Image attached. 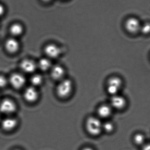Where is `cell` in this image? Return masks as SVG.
Wrapping results in <instances>:
<instances>
[{"instance_id": "obj_1", "label": "cell", "mask_w": 150, "mask_h": 150, "mask_svg": "<svg viewBox=\"0 0 150 150\" xmlns=\"http://www.w3.org/2000/svg\"><path fill=\"white\" fill-rule=\"evenodd\" d=\"M86 128L89 134L96 136L102 131V123L98 118L90 117L86 120Z\"/></svg>"}, {"instance_id": "obj_2", "label": "cell", "mask_w": 150, "mask_h": 150, "mask_svg": "<svg viewBox=\"0 0 150 150\" xmlns=\"http://www.w3.org/2000/svg\"><path fill=\"white\" fill-rule=\"evenodd\" d=\"M73 83L69 79H64L60 81L56 89L57 95L62 98H67L72 93Z\"/></svg>"}, {"instance_id": "obj_3", "label": "cell", "mask_w": 150, "mask_h": 150, "mask_svg": "<svg viewBox=\"0 0 150 150\" xmlns=\"http://www.w3.org/2000/svg\"><path fill=\"white\" fill-rule=\"evenodd\" d=\"M122 83V81L120 78L117 76L112 77L108 81L107 86L108 92L112 96L116 95L120 90Z\"/></svg>"}, {"instance_id": "obj_4", "label": "cell", "mask_w": 150, "mask_h": 150, "mask_svg": "<svg viewBox=\"0 0 150 150\" xmlns=\"http://www.w3.org/2000/svg\"><path fill=\"white\" fill-rule=\"evenodd\" d=\"M125 28L131 34H135L140 31L142 24L138 18L134 17L128 18L125 22Z\"/></svg>"}, {"instance_id": "obj_5", "label": "cell", "mask_w": 150, "mask_h": 150, "mask_svg": "<svg viewBox=\"0 0 150 150\" xmlns=\"http://www.w3.org/2000/svg\"><path fill=\"white\" fill-rule=\"evenodd\" d=\"M17 106L13 100L10 99L3 100L0 103V112L5 114H11L16 112Z\"/></svg>"}, {"instance_id": "obj_6", "label": "cell", "mask_w": 150, "mask_h": 150, "mask_svg": "<svg viewBox=\"0 0 150 150\" xmlns=\"http://www.w3.org/2000/svg\"><path fill=\"white\" fill-rule=\"evenodd\" d=\"M9 81L13 88L19 89L23 87L25 85L26 79L23 75L15 73L10 76Z\"/></svg>"}, {"instance_id": "obj_7", "label": "cell", "mask_w": 150, "mask_h": 150, "mask_svg": "<svg viewBox=\"0 0 150 150\" xmlns=\"http://www.w3.org/2000/svg\"><path fill=\"white\" fill-rule=\"evenodd\" d=\"M44 52L48 59H56L60 55L61 51L59 47L53 44H48L45 47Z\"/></svg>"}, {"instance_id": "obj_8", "label": "cell", "mask_w": 150, "mask_h": 150, "mask_svg": "<svg viewBox=\"0 0 150 150\" xmlns=\"http://www.w3.org/2000/svg\"><path fill=\"white\" fill-rule=\"evenodd\" d=\"M24 98L29 103L36 102L39 98V93L35 87L32 86L27 87L24 92Z\"/></svg>"}, {"instance_id": "obj_9", "label": "cell", "mask_w": 150, "mask_h": 150, "mask_svg": "<svg viewBox=\"0 0 150 150\" xmlns=\"http://www.w3.org/2000/svg\"><path fill=\"white\" fill-rule=\"evenodd\" d=\"M111 107L117 110L123 109L127 104V101L122 96L116 94L112 96L110 100Z\"/></svg>"}, {"instance_id": "obj_10", "label": "cell", "mask_w": 150, "mask_h": 150, "mask_svg": "<svg viewBox=\"0 0 150 150\" xmlns=\"http://www.w3.org/2000/svg\"><path fill=\"white\" fill-rule=\"evenodd\" d=\"M20 67L24 72L27 74L33 73L38 68L37 64L33 61L28 59L22 61L20 63Z\"/></svg>"}, {"instance_id": "obj_11", "label": "cell", "mask_w": 150, "mask_h": 150, "mask_svg": "<svg viewBox=\"0 0 150 150\" xmlns=\"http://www.w3.org/2000/svg\"><path fill=\"white\" fill-rule=\"evenodd\" d=\"M65 73L64 68L60 65L53 66L51 69V76L54 80L61 81L64 79Z\"/></svg>"}, {"instance_id": "obj_12", "label": "cell", "mask_w": 150, "mask_h": 150, "mask_svg": "<svg viewBox=\"0 0 150 150\" xmlns=\"http://www.w3.org/2000/svg\"><path fill=\"white\" fill-rule=\"evenodd\" d=\"M19 42L16 39L9 38L5 42V49L10 53L14 54L17 52L19 50Z\"/></svg>"}, {"instance_id": "obj_13", "label": "cell", "mask_w": 150, "mask_h": 150, "mask_svg": "<svg viewBox=\"0 0 150 150\" xmlns=\"http://www.w3.org/2000/svg\"><path fill=\"white\" fill-rule=\"evenodd\" d=\"M17 121L12 118H7L1 122V127L5 131L13 130L17 125Z\"/></svg>"}, {"instance_id": "obj_14", "label": "cell", "mask_w": 150, "mask_h": 150, "mask_svg": "<svg viewBox=\"0 0 150 150\" xmlns=\"http://www.w3.org/2000/svg\"><path fill=\"white\" fill-rule=\"evenodd\" d=\"M97 112L100 118H108L112 114V108L109 105H102L98 108Z\"/></svg>"}, {"instance_id": "obj_15", "label": "cell", "mask_w": 150, "mask_h": 150, "mask_svg": "<svg viewBox=\"0 0 150 150\" xmlns=\"http://www.w3.org/2000/svg\"><path fill=\"white\" fill-rule=\"evenodd\" d=\"M37 66L42 71H48L52 67V62L48 58H43L40 60Z\"/></svg>"}, {"instance_id": "obj_16", "label": "cell", "mask_w": 150, "mask_h": 150, "mask_svg": "<svg viewBox=\"0 0 150 150\" xmlns=\"http://www.w3.org/2000/svg\"><path fill=\"white\" fill-rule=\"evenodd\" d=\"M23 26L19 24L16 23L12 25L10 29V31L14 36H19L23 33Z\"/></svg>"}, {"instance_id": "obj_17", "label": "cell", "mask_w": 150, "mask_h": 150, "mask_svg": "<svg viewBox=\"0 0 150 150\" xmlns=\"http://www.w3.org/2000/svg\"><path fill=\"white\" fill-rule=\"evenodd\" d=\"M43 79L42 76L40 74L33 75L30 79V82L32 86L36 87L39 86L43 83Z\"/></svg>"}, {"instance_id": "obj_18", "label": "cell", "mask_w": 150, "mask_h": 150, "mask_svg": "<svg viewBox=\"0 0 150 150\" xmlns=\"http://www.w3.org/2000/svg\"><path fill=\"white\" fill-rule=\"evenodd\" d=\"M134 142L137 145H142L144 144L145 142V136L142 134H136L134 137Z\"/></svg>"}, {"instance_id": "obj_19", "label": "cell", "mask_w": 150, "mask_h": 150, "mask_svg": "<svg viewBox=\"0 0 150 150\" xmlns=\"http://www.w3.org/2000/svg\"><path fill=\"white\" fill-rule=\"evenodd\" d=\"M114 129V126L112 123L110 122H107L102 123V130L107 133H111Z\"/></svg>"}, {"instance_id": "obj_20", "label": "cell", "mask_w": 150, "mask_h": 150, "mask_svg": "<svg viewBox=\"0 0 150 150\" xmlns=\"http://www.w3.org/2000/svg\"><path fill=\"white\" fill-rule=\"evenodd\" d=\"M140 32L144 35H148L150 33V22H145L141 25Z\"/></svg>"}, {"instance_id": "obj_21", "label": "cell", "mask_w": 150, "mask_h": 150, "mask_svg": "<svg viewBox=\"0 0 150 150\" xmlns=\"http://www.w3.org/2000/svg\"><path fill=\"white\" fill-rule=\"evenodd\" d=\"M8 83V80L4 76L0 75V88L6 86Z\"/></svg>"}, {"instance_id": "obj_22", "label": "cell", "mask_w": 150, "mask_h": 150, "mask_svg": "<svg viewBox=\"0 0 150 150\" xmlns=\"http://www.w3.org/2000/svg\"><path fill=\"white\" fill-rule=\"evenodd\" d=\"M142 150H150V143L144 145Z\"/></svg>"}, {"instance_id": "obj_23", "label": "cell", "mask_w": 150, "mask_h": 150, "mask_svg": "<svg viewBox=\"0 0 150 150\" xmlns=\"http://www.w3.org/2000/svg\"><path fill=\"white\" fill-rule=\"evenodd\" d=\"M4 8L2 5L0 4V16L3 15L4 12Z\"/></svg>"}, {"instance_id": "obj_24", "label": "cell", "mask_w": 150, "mask_h": 150, "mask_svg": "<svg viewBox=\"0 0 150 150\" xmlns=\"http://www.w3.org/2000/svg\"><path fill=\"white\" fill-rule=\"evenodd\" d=\"M82 150H93V149L90 147H86V148H84Z\"/></svg>"}, {"instance_id": "obj_25", "label": "cell", "mask_w": 150, "mask_h": 150, "mask_svg": "<svg viewBox=\"0 0 150 150\" xmlns=\"http://www.w3.org/2000/svg\"><path fill=\"white\" fill-rule=\"evenodd\" d=\"M42 1L45 2H48L51 1L52 0H41Z\"/></svg>"}, {"instance_id": "obj_26", "label": "cell", "mask_w": 150, "mask_h": 150, "mask_svg": "<svg viewBox=\"0 0 150 150\" xmlns=\"http://www.w3.org/2000/svg\"><path fill=\"white\" fill-rule=\"evenodd\" d=\"M1 115H0V121H1Z\"/></svg>"}]
</instances>
